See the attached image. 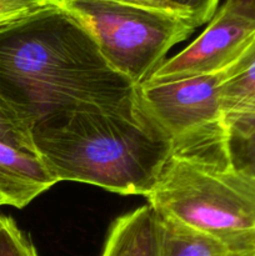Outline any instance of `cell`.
<instances>
[{
    "label": "cell",
    "instance_id": "8992f818",
    "mask_svg": "<svg viewBox=\"0 0 255 256\" xmlns=\"http://www.w3.org/2000/svg\"><path fill=\"white\" fill-rule=\"evenodd\" d=\"M254 34V20L224 4L192 44L165 60L148 80L166 82L222 72Z\"/></svg>",
    "mask_w": 255,
    "mask_h": 256
},
{
    "label": "cell",
    "instance_id": "6da1fadb",
    "mask_svg": "<svg viewBox=\"0 0 255 256\" xmlns=\"http://www.w3.org/2000/svg\"><path fill=\"white\" fill-rule=\"evenodd\" d=\"M135 92L88 28L60 5L0 28V95L30 132L56 112L112 104Z\"/></svg>",
    "mask_w": 255,
    "mask_h": 256
},
{
    "label": "cell",
    "instance_id": "52a82bcc",
    "mask_svg": "<svg viewBox=\"0 0 255 256\" xmlns=\"http://www.w3.org/2000/svg\"><path fill=\"white\" fill-rule=\"evenodd\" d=\"M56 180L38 155L0 142V202L22 209Z\"/></svg>",
    "mask_w": 255,
    "mask_h": 256
},
{
    "label": "cell",
    "instance_id": "7c38bea8",
    "mask_svg": "<svg viewBox=\"0 0 255 256\" xmlns=\"http://www.w3.org/2000/svg\"><path fill=\"white\" fill-rule=\"evenodd\" d=\"M0 142L36 154L32 132L15 110L0 95Z\"/></svg>",
    "mask_w": 255,
    "mask_h": 256
},
{
    "label": "cell",
    "instance_id": "5bb4252c",
    "mask_svg": "<svg viewBox=\"0 0 255 256\" xmlns=\"http://www.w3.org/2000/svg\"><path fill=\"white\" fill-rule=\"evenodd\" d=\"M54 5L52 0H0V28Z\"/></svg>",
    "mask_w": 255,
    "mask_h": 256
},
{
    "label": "cell",
    "instance_id": "d6986e66",
    "mask_svg": "<svg viewBox=\"0 0 255 256\" xmlns=\"http://www.w3.org/2000/svg\"><path fill=\"white\" fill-rule=\"evenodd\" d=\"M2 202H0V206H2Z\"/></svg>",
    "mask_w": 255,
    "mask_h": 256
},
{
    "label": "cell",
    "instance_id": "5b68a950",
    "mask_svg": "<svg viewBox=\"0 0 255 256\" xmlns=\"http://www.w3.org/2000/svg\"><path fill=\"white\" fill-rule=\"evenodd\" d=\"M220 72L166 82H144L138 96L148 114L172 142L224 122Z\"/></svg>",
    "mask_w": 255,
    "mask_h": 256
},
{
    "label": "cell",
    "instance_id": "9c48e42d",
    "mask_svg": "<svg viewBox=\"0 0 255 256\" xmlns=\"http://www.w3.org/2000/svg\"><path fill=\"white\" fill-rule=\"evenodd\" d=\"M219 89L224 118L255 105V34L232 64L220 72Z\"/></svg>",
    "mask_w": 255,
    "mask_h": 256
},
{
    "label": "cell",
    "instance_id": "4fadbf2b",
    "mask_svg": "<svg viewBox=\"0 0 255 256\" xmlns=\"http://www.w3.org/2000/svg\"><path fill=\"white\" fill-rule=\"evenodd\" d=\"M0 256H39L14 220L0 214Z\"/></svg>",
    "mask_w": 255,
    "mask_h": 256
},
{
    "label": "cell",
    "instance_id": "277c9868",
    "mask_svg": "<svg viewBox=\"0 0 255 256\" xmlns=\"http://www.w3.org/2000/svg\"><path fill=\"white\" fill-rule=\"evenodd\" d=\"M56 5L88 28L108 64L136 86L198 28L180 14L119 0H70Z\"/></svg>",
    "mask_w": 255,
    "mask_h": 256
},
{
    "label": "cell",
    "instance_id": "e0dca14e",
    "mask_svg": "<svg viewBox=\"0 0 255 256\" xmlns=\"http://www.w3.org/2000/svg\"><path fill=\"white\" fill-rule=\"evenodd\" d=\"M224 4L255 22V0H226Z\"/></svg>",
    "mask_w": 255,
    "mask_h": 256
},
{
    "label": "cell",
    "instance_id": "9a60e30c",
    "mask_svg": "<svg viewBox=\"0 0 255 256\" xmlns=\"http://www.w3.org/2000/svg\"><path fill=\"white\" fill-rule=\"evenodd\" d=\"M170 5L189 18L198 28L206 24L216 12L219 0H166Z\"/></svg>",
    "mask_w": 255,
    "mask_h": 256
},
{
    "label": "cell",
    "instance_id": "30bf717a",
    "mask_svg": "<svg viewBox=\"0 0 255 256\" xmlns=\"http://www.w3.org/2000/svg\"><path fill=\"white\" fill-rule=\"evenodd\" d=\"M159 218L160 256H229L232 254L215 238L172 218L160 215Z\"/></svg>",
    "mask_w": 255,
    "mask_h": 256
},
{
    "label": "cell",
    "instance_id": "3957f363",
    "mask_svg": "<svg viewBox=\"0 0 255 256\" xmlns=\"http://www.w3.org/2000/svg\"><path fill=\"white\" fill-rule=\"evenodd\" d=\"M146 199L160 216L215 238L230 252L255 250V179L232 166L225 122L172 142Z\"/></svg>",
    "mask_w": 255,
    "mask_h": 256
},
{
    "label": "cell",
    "instance_id": "ba28073f",
    "mask_svg": "<svg viewBox=\"0 0 255 256\" xmlns=\"http://www.w3.org/2000/svg\"><path fill=\"white\" fill-rule=\"evenodd\" d=\"M102 256H160V218L149 204L118 218Z\"/></svg>",
    "mask_w": 255,
    "mask_h": 256
},
{
    "label": "cell",
    "instance_id": "ac0fdd59",
    "mask_svg": "<svg viewBox=\"0 0 255 256\" xmlns=\"http://www.w3.org/2000/svg\"><path fill=\"white\" fill-rule=\"evenodd\" d=\"M229 256H255L254 252H232Z\"/></svg>",
    "mask_w": 255,
    "mask_h": 256
},
{
    "label": "cell",
    "instance_id": "8fae6325",
    "mask_svg": "<svg viewBox=\"0 0 255 256\" xmlns=\"http://www.w3.org/2000/svg\"><path fill=\"white\" fill-rule=\"evenodd\" d=\"M224 122L232 166L255 179V105L224 118Z\"/></svg>",
    "mask_w": 255,
    "mask_h": 256
},
{
    "label": "cell",
    "instance_id": "7a4b0ae2",
    "mask_svg": "<svg viewBox=\"0 0 255 256\" xmlns=\"http://www.w3.org/2000/svg\"><path fill=\"white\" fill-rule=\"evenodd\" d=\"M38 156L56 182H78L146 198L172 142L140 102L138 92L112 104L56 112L32 129Z\"/></svg>",
    "mask_w": 255,
    "mask_h": 256
},
{
    "label": "cell",
    "instance_id": "2e32d148",
    "mask_svg": "<svg viewBox=\"0 0 255 256\" xmlns=\"http://www.w3.org/2000/svg\"><path fill=\"white\" fill-rule=\"evenodd\" d=\"M52 2H54V4H62V2H70V0H52ZM119 2H132V4L142 5V6H149V8H155V9L165 10V12H175V14L182 15L179 10L175 9V8L172 6V5H170L166 0H119ZM182 16H185V15H182Z\"/></svg>",
    "mask_w": 255,
    "mask_h": 256
}]
</instances>
